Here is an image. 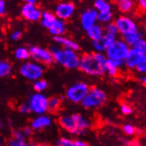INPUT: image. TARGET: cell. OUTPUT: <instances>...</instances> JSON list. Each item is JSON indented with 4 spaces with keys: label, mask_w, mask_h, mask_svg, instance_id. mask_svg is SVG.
Wrapping results in <instances>:
<instances>
[{
    "label": "cell",
    "mask_w": 146,
    "mask_h": 146,
    "mask_svg": "<svg viewBox=\"0 0 146 146\" xmlns=\"http://www.w3.org/2000/svg\"><path fill=\"white\" fill-rule=\"evenodd\" d=\"M1 127H2V122L0 121V129H1Z\"/></svg>",
    "instance_id": "cell-47"
},
{
    "label": "cell",
    "mask_w": 146,
    "mask_h": 146,
    "mask_svg": "<svg viewBox=\"0 0 146 146\" xmlns=\"http://www.w3.org/2000/svg\"><path fill=\"white\" fill-rule=\"evenodd\" d=\"M86 34H87V36L91 40V41H95L103 36V35L105 34L104 31V26L102 24L97 22L96 24H94L93 26L90 29L86 30Z\"/></svg>",
    "instance_id": "cell-21"
},
{
    "label": "cell",
    "mask_w": 146,
    "mask_h": 146,
    "mask_svg": "<svg viewBox=\"0 0 146 146\" xmlns=\"http://www.w3.org/2000/svg\"><path fill=\"white\" fill-rule=\"evenodd\" d=\"M52 124V118L45 113L36 115L30 121V127L34 131H40L48 128Z\"/></svg>",
    "instance_id": "cell-14"
},
{
    "label": "cell",
    "mask_w": 146,
    "mask_h": 146,
    "mask_svg": "<svg viewBox=\"0 0 146 146\" xmlns=\"http://www.w3.org/2000/svg\"><path fill=\"white\" fill-rule=\"evenodd\" d=\"M19 72L23 78L34 82L42 78L44 74V67L34 60H27L21 65Z\"/></svg>",
    "instance_id": "cell-5"
},
{
    "label": "cell",
    "mask_w": 146,
    "mask_h": 146,
    "mask_svg": "<svg viewBox=\"0 0 146 146\" xmlns=\"http://www.w3.org/2000/svg\"><path fill=\"white\" fill-rule=\"evenodd\" d=\"M137 4L143 11L146 12V0H137Z\"/></svg>",
    "instance_id": "cell-42"
},
{
    "label": "cell",
    "mask_w": 146,
    "mask_h": 146,
    "mask_svg": "<svg viewBox=\"0 0 146 146\" xmlns=\"http://www.w3.org/2000/svg\"><path fill=\"white\" fill-rule=\"evenodd\" d=\"M72 115L74 119L75 126H76L77 130H78L79 135H82L87 133V131L89 130V128L91 126V123L89 121V119L86 118L84 115L81 113H73Z\"/></svg>",
    "instance_id": "cell-18"
},
{
    "label": "cell",
    "mask_w": 146,
    "mask_h": 146,
    "mask_svg": "<svg viewBox=\"0 0 146 146\" xmlns=\"http://www.w3.org/2000/svg\"><path fill=\"white\" fill-rule=\"evenodd\" d=\"M123 131L127 135H132L135 132V128L131 124H126V125L123 126Z\"/></svg>",
    "instance_id": "cell-38"
},
{
    "label": "cell",
    "mask_w": 146,
    "mask_h": 146,
    "mask_svg": "<svg viewBox=\"0 0 146 146\" xmlns=\"http://www.w3.org/2000/svg\"><path fill=\"white\" fill-rule=\"evenodd\" d=\"M106 100L107 94L104 90L98 87H91L82 101L81 105L87 110H93L101 107Z\"/></svg>",
    "instance_id": "cell-4"
},
{
    "label": "cell",
    "mask_w": 146,
    "mask_h": 146,
    "mask_svg": "<svg viewBox=\"0 0 146 146\" xmlns=\"http://www.w3.org/2000/svg\"><path fill=\"white\" fill-rule=\"evenodd\" d=\"M119 110H121V113L124 115H129L132 113V108L130 106H128L126 103H122L119 106Z\"/></svg>",
    "instance_id": "cell-37"
},
{
    "label": "cell",
    "mask_w": 146,
    "mask_h": 146,
    "mask_svg": "<svg viewBox=\"0 0 146 146\" xmlns=\"http://www.w3.org/2000/svg\"><path fill=\"white\" fill-rule=\"evenodd\" d=\"M106 60L107 58L103 52L84 53L80 57L78 69L89 76H103L106 74Z\"/></svg>",
    "instance_id": "cell-1"
},
{
    "label": "cell",
    "mask_w": 146,
    "mask_h": 146,
    "mask_svg": "<svg viewBox=\"0 0 146 146\" xmlns=\"http://www.w3.org/2000/svg\"><path fill=\"white\" fill-rule=\"evenodd\" d=\"M24 3H29V4H36L37 0H23Z\"/></svg>",
    "instance_id": "cell-45"
},
{
    "label": "cell",
    "mask_w": 146,
    "mask_h": 146,
    "mask_svg": "<svg viewBox=\"0 0 146 146\" xmlns=\"http://www.w3.org/2000/svg\"><path fill=\"white\" fill-rule=\"evenodd\" d=\"M115 2H119V1H121V0H114Z\"/></svg>",
    "instance_id": "cell-48"
},
{
    "label": "cell",
    "mask_w": 146,
    "mask_h": 146,
    "mask_svg": "<svg viewBox=\"0 0 146 146\" xmlns=\"http://www.w3.org/2000/svg\"><path fill=\"white\" fill-rule=\"evenodd\" d=\"M21 131L22 132V134L24 135V136L26 137V138H27V137H29V136L32 135V133H33L34 130L30 127V126H29V127H23Z\"/></svg>",
    "instance_id": "cell-39"
},
{
    "label": "cell",
    "mask_w": 146,
    "mask_h": 146,
    "mask_svg": "<svg viewBox=\"0 0 146 146\" xmlns=\"http://www.w3.org/2000/svg\"><path fill=\"white\" fill-rule=\"evenodd\" d=\"M98 12L94 7L87 8L83 10L80 14V24L83 30H87L91 26L98 22Z\"/></svg>",
    "instance_id": "cell-13"
},
{
    "label": "cell",
    "mask_w": 146,
    "mask_h": 146,
    "mask_svg": "<svg viewBox=\"0 0 146 146\" xmlns=\"http://www.w3.org/2000/svg\"><path fill=\"white\" fill-rule=\"evenodd\" d=\"M104 31H105V34L113 36L114 37H118V36L119 35L118 28L115 25L114 21H111V22H109V23L104 25Z\"/></svg>",
    "instance_id": "cell-31"
},
{
    "label": "cell",
    "mask_w": 146,
    "mask_h": 146,
    "mask_svg": "<svg viewBox=\"0 0 146 146\" xmlns=\"http://www.w3.org/2000/svg\"><path fill=\"white\" fill-rule=\"evenodd\" d=\"M53 40L57 45L62 48L73 50L75 51H79L81 50L80 44L78 42L70 37H66L64 36H53Z\"/></svg>",
    "instance_id": "cell-17"
},
{
    "label": "cell",
    "mask_w": 146,
    "mask_h": 146,
    "mask_svg": "<svg viewBox=\"0 0 146 146\" xmlns=\"http://www.w3.org/2000/svg\"><path fill=\"white\" fill-rule=\"evenodd\" d=\"M26 137L21 130H15L13 133V137L8 141V146H28Z\"/></svg>",
    "instance_id": "cell-23"
},
{
    "label": "cell",
    "mask_w": 146,
    "mask_h": 146,
    "mask_svg": "<svg viewBox=\"0 0 146 146\" xmlns=\"http://www.w3.org/2000/svg\"><path fill=\"white\" fill-rule=\"evenodd\" d=\"M62 104V99L57 97V96H52L50 98H48V111L54 113L57 111L61 106Z\"/></svg>",
    "instance_id": "cell-29"
},
{
    "label": "cell",
    "mask_w": 146,
    "mask_h": 146,
    "mask_svg": "<svg viewBox=\"0 0 146 146\" xmlns=\"http://www.w3.org/2000/svg\"><path fill=\"white\" fill-rule=\"evenodd\" d=\"M116 38L117 37H114L113 36L107 35V34H104L101 38L95 40V41H91L92 48H93L94 51H96V52L105 53V51L106 50L108 46H110L111 44H113Z\"/></svg>",
    "instance_id": "cell-16"
},
{
    "label": "cell",
    "mask_w": 146,
    "mask_h": 146,
    "mask_svg": "<svg viewBox=\"0 0 146 146\" xmlns=\"http://www.w3.org/2000/svg\"><path fill=\"white\" fill-rule=\"evenodd\" d=\"M21 15L27 21L36 22L41 19L42 11L36 4L24 3L21 8Z\"/></svg>",
    "instance_id": "cell-12"
},
{
    "label": "cell",
    "mask_w": 146,
    "mask_h": 146,
    "mask_svg": "<svg viewBox=\"0 0 146 146\" xmlns=\"http://www.w3.org/2000/svg\"><path fill=\"white\" fill-rule=\"evenodd\" d=\"M53 58V61L68 70L77 69L79 66L80 57L78 51L62 48L57 44L49 48Z\"/></svg>",
    "instance_id": "cell-2"
},
{
    "label": "cell",
    "mask_w": 146,
    "mask_h": 146,
    "mask_svg": "<svg viewBox=\"0 0 146 146\" xmlns=\"http://www.w3.org/2000/svg\"><path fill=\"white\" fill-rule=\"evenodd\" d=\"M124 66V61L122 60H113L107 58L106 63V74L111 77H115L118 75L119 70Z\"/></svg>",
    "instance_id": "cell-20"
},
{
    "label": "cell",
    "mask_w": 146,
    "mask_h": 146,
    "mask_svg": "<svg viewBox=\"0 0 146 146\" xmlns=\"http://www.w3.org/2000/svg\"><path fill=\"white\" fill-rule=\"evenodd\" d=\"M132 48H134L143 55L146 54V39L144 37H142L132 46Z\"/></svg>",
    "instance_id": "cell-32"
},
{
    "label": "cell",
    "mask_w": 146,
    "mask_h": 146,
    "mask_svg": "<svg viewBox=\"0 0 146 146\" xmlns=\"http://www.w3.org/2000/svg\"><path fill=\"white\" fill-rule=\"evenodd\" d=\"M90 85L85 82H76L66 90V98L73 104H81L90 90Z\"/></svg>",
    "instance_id": "cell-6"
},
{
    "label": "cell",
    "mask_w": 146,
    "mask_h": 146,
    "mask_svg": "<svg viewBox=\"0 0 146 146\" xmlns=\"http://www.w3.org/2000/svg\"><path fill=\"white\" fill-rule=\"evenodd\" d=\"M39 21L42 27L46 29L53 36H63L66 31V21L57 18L55 14L50 11L42 12V16Z\"/></svg>",
    "instance_id": "cell-3"
},
{
    "label": "cell",
    "mask_w": 146,
    "mask_h": 146,
    "mask_svg": "<svg viewBox=\"0 0 146 146\" xmlns=\"http://www.w3.org/2000/svg\"><path fill=\"white\" fill-rule=\"evenodd\" d=\"M93 7L95 8L98 13L110 11L113 9L111 4L108 1V0H94Z\"/></svg>",
    "instance_id": "cell-28"
},
{
    "label": "cell",
    "mask_w": 146,
    "mask_h": 146,
    "mask_svg": "<svg viewBox=\"0 0 146 146\" xmlns=\"http://www.w3.org/2000/svg\"><path fill=\"white\" fill-rule=\"evenodd\" d=\"M75 13V5L71 1H62L57 4L54 9V14L57 18L67 21L72 18Z\"/></svg>",
    "instance_id": "cell-11"
},
{
    "label": "cell",
    "mask_w": 146,
    "mask_h": 146,
    "mask_svg": "<svg viewBox=\"0 0 146 146\" xmlns=\"http://www.w3.org/2000/svg\"><path fill=\"white\" fill-rule=\"evenodd\" d=\"M140 82H142V84L146 88V75L145 74H142V76L140 77Z\"/></svg>",
    "instance_id": "cell-43"
},
{
    "label": "cell",
    "mask_w": 146,
    "mask_h": 146,
    "mask_svg": "<svg viewBox=\"0 0 146 146\" xmlns=\"http://www.w3.org/2000/svg\"><path fill=\"white\" fill-rule=\"evenodd\" d=\"M74 146H90V145L83 140L77 139V140H74Z\"/></svg>",
    "instance_id": "cell-41"
},
{
    "label": "cell",
    "mask_w": 146,
    "mask_h": 146,
    "mask_svg": "<svg viewBox=\"0 0 146 146\" xmlns=\"http://www.w3.org/2000/svg\"><path fill=\"white\" fill-rule=\"evenodd\" d=\"M14 58L19 61H27L30 58L29 48L25 46H19L14 50Z\"/></svg>",
    "instance_id": "cell-25"
},
{
    "label": "cell",
    "mask_w": 146,
    "mask_h": 146,
    "mask_svg": "<svg viewBox=\"0 0 146 146\" xmlns=\"http://www.w3.org/2000/svg\"><path fill=\"white\" fill-rule=\"evenodd\" d=\"M29 50L32 60L42 66H50L53 64V58L49 49L39 45H31Z\"/></svg>",
    "instance_id": "cell-9"
},
{
    "label": "cell",
    "mask_w": 146,
    "mask_h": 146,
    "mask_svg": "<svg viewBox=\"0 0 146 146\" xmlns=\"http://www.w3.org/2000/svg\"><path fill=\"white\" fill-rule=\"evenodd\" d=\"M6 13V2L5 0H0V15L3 16Z\"/></svg>",
    "instance_id": "cell-40"
},
{
    "label": "cell",
    "mask_w": 146,
    "mask_h": 146,
    "mask_svg": "<svg viewBox=\"0 0 146 146\" xmlns=\"http://www.w3.org/2000/svg\"><path fill=\"white\" fill-rule=\"evenodd\" d=\"M28 146H50V145L45 144V143H29Z\"/></svg>",
    "instance_id": "cell-44"
},
{
    "label": "cell",
    "mask_w": 146,
    "mask_h": 146,
    "mask_svg": "<svg viewBox=\"0 0 146 146\" xmlns=\"http://www.w3.org/2000/svg\"><path fill=\"white\" fill-rule=\"evenodd\" d=\"M21 37H22V31L20 29H15L10 34V39L13 42L21 40Z\"/></svg>",
    "instance_id": "cell-36"
},
{
    "label": "cell",
    "mask_w": 146,
    "mask_h": 146,
    "mask_svg": "<svg viewBox=\"0 0 146 146\" xmlns=\"http://www.w3.org/2000/svg\"><path fill=\"white\" fill-rule=\"evenodd\" d=\"M58 123L61 128L66 130L67 133L74 135H79L78 130H77L74 119L72 114H63L60 115L58 119Z\"/></svg>",
    "instance_id": "cell-15"
},
{
    "label": "cell",
    "mask_w": 146,
    "mask_h": 146,
    "mask_svg": "<svg viewBox=\"0 0 146 146\" xmlns=\"http://www.w3.org/2000/svg\"><path fill=\"white\" fill-rule=\"evenodd\" d=\"M115 25L117 26L119 35L122 36L124 34L128 32H132L137 30L139 29L138 25L135 22V21L131 18L130 16H127L126 14L119 15L113 21Z\"/></svg>",
    "instance_id": "cell-10"
},
{
    "label": "cell",
    "mask_w": 146,
    "mask_h": 146,
    "mask_svg": "<svg viewBox=\"0 0 146 146\" xmlns=\"http://www.w3.org/2000/svg\"><path fill=\"white\" fill-rule=\"evenodd\" d=\"M55 146H74V140L71 137L62 136L57 140Z\"/></svg>",
    "instance_id": "cell-33"
},
{
    "label": "cell",
    "mask_w": 146,
    "mask_h": 146,
    "mask_svg": "<svg viewBox=\"0 0 146 146\" xmlns=\"http://www.w3.org/2000/svg\"><path fill=\"white\" fill-rule=\"evenodd\" d=\"M118 10L123 14H127L131 13L135 8L134 0H121L117 2Z\"/></svg>",
    "instance_id": "cell-24"
},
{
    "label": "cell",
    "mask_w": 146,
    "mask_h": 146,
    "mask_svg": "<svg viewBox=\"0 0 146 146\" xmlns=\"http://www.w3.org/2000/svg\"><path fill=\"white\" fill-rule=\"evenodd\" d=\"M12 72V64L9 61L5 60V59H0V78H5V77L9 76Z\"/></svg>",
    "instance_id": "cell-27"
},
{
    "label": "cell",
    "mask_w": 146,
    "mask_h": 146,
    "mask_svg": "<svg viewBox=\"0 0 146 146\" xmlns=\"http://www.w3.org/2000/svg\"><path fill=\"white\" fill-rule=\"evenodd\" d=\"M135 69L136 70L137 73H139L141 74H146V54L143 55L141 58L140 61L137 64Z\"/></svg>",
    "instance_id": "cell-34"
},
{
    "label": "cell",
    "mask_w": 146,
    "mask_h": 146,
    "mask_svg": "<svg viewBox=\"0 0 146 146\" xmlns=\"http://www.w3.org/2000/svg\"><path fill=\"white\" fill-rule=\"evenodd\" d=\"M2 143H3V140H2V138H1V137H0V146L2 145Z\"/></svg>",
    "instance_id": "cell-46"
},
{
    "label": "cell",
    "mask_w": 146,
    "mask_h": 146,
    "mask_svg": "<svg viewBox=\"0 0 146 146\" xmlns=\"http://www.w3.org/2000/svg\"><path fill=\"white\" fill-rule=\"evenodd\" d=\"M18 111L22 114H28V113H31L30 107H29V105L28 102H23L21 104H20L18 106Z\"/></svg>",
    "instance_id": "cell-35"
},
{
    "label": "cell",
    "mask_w": 146,
    "mask_h": 146,
    "mask_svg": "<svg viewBox=\"0 0 146 146\" xmlns=\"http://www.w3.org/2000/svg\"><path fill=\"white\" fill-rule=\"evenodd\" d=\"M114 15L113 13V10L110 11H106V12H100L98 14V22L102 24L103 26L113 21Z\"/></svg>",
    "instance_id": "cell-26"
},
{
    "label": "cell",
    "mask_w": 146,
    "mask_h": 146,
    "mask_svg": "<svg viewBox=\"0 0 146 146\" xmlns=\"http://www.w3.org/2000/svg\"><path fill=\"white\" fill-rule=\"evenodd\" d=\"M31 113L36 115L48 111V98L42 92H35L29 96L28 101Z\"/></svg>",
    "instance_id": "cell-8"
},
{
    "label": "cell",
    "mask_w": 146,
    "mask_h": 146,
    "mask_svg": "<svg viewBox=\"0 0 146 146\" xmlns=\"http://www.w3.org/2000/svg\"><path fill=\"white\" fill-rule=\"evenodd\" d=\"M142 37H143V33L141 29H137L132 32H128L127 34H124V35L121 36V39L126 42V44L129 46L132 47L135 42L138 41L139 39H141Z\"/></svg>",
    "instance_id": "cell-22"
},
{
    "label": "cell",
    "mask_w": 146,
    "mask_h": 146,
    "mask_svg": "<svg viewBox=\"0 0 146 146\" xmlns=\"http://www.w3.org/2000/svg\"><path fill=\"white\" fill-rule=\"evenodd\" d=\"M129 50L130 47L121 38H116L113 44L108 46V48L105 51V54L109 59L124 61Z\"/></svg>",
    "instance_id": "cell-7"
},
{
    "label": "cell",
    "mask_w": 146,
    "mask_h": 146,
    "mask_svg": "<svg viewBox=\"0 0 146 146\" xmlns=\"http://www.w3.org/2000/svg\"><path fill=\"white\" fill-rule=\"evenodd\" d=\"M48 86H49L48 82L44 79H42V77L33 82V89L36 92L45 91L48 89Z\"/></svg>",
    "instance_id": "cell-30"
},
{
    "label": "cell",
    "mask_w": 146,
    "mask_h": 146,
    "mask_svg": "<svg viewBox=\"0 0 146 146\" xmlns=\"http://www.w3.org/2000/svg\"><path fill=\"white\" fill-rule=\"evenodd\" d=\"M143 54L140 53L139 51H137L134 48L130 47L129 51H128L127 57L124 59L125 67H127V69H130V70L135 69L137 64H138V62L140 61L141 58L143 57Z\"/></svg>",
    "instance_id": "cell-19"
}]
</instances>
